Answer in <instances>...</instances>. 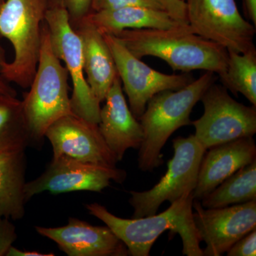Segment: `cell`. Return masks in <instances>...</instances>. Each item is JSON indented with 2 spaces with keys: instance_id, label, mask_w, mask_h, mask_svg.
<instances>
[{
  "instance_id": "cell-1",
  "label": "cell",
  "mask_w": 256,
  "mask_h": 256,
  "mask_svg": "<svg viewBox=\"0 0 256 256\" xmlns=\"http://www.w3.org/2000/svg\"><path fill=\"white\" fill-rule=\"evenodd\" d=\"M112 35L140 60L156 57L173 70H204L216 74L220 78L226 72V48L194 33L188 24L168 30L128 28Z\"/></svg>"
},
{
  "instance_id": "cell-2",
  "label": "cell",
  "mask_w": 256,
  "mask_h": 256,
  "mask_svg": "<svg viewBox=\"0 0 256 256\" xmlns=\"http://www.w3.org/2000/svg\"><path fill=\"white\" fill-rule=\"evenodd\" d=\"M194 193L184 195L159 214L138 218L116 216L98 203L86 205L90 215L102 220L127 247L129 256H148L152 246L166 230L178 234L182 240V254L204 256L202 242L193 218Z\"/></svg>"
},
{
  "instance_id": "cell-3",
  "label": "cell",
  "mask_w": 256,
  "mask_h": 256,
  "mask_svg": "<svg viewBox=\"0 0 256 256\" xmlns=\"http://www.w3.org/2000/svg\"><path fill=\"white\" fill-rule=\"evenodd\" d=\"M214 74L206 72L186 86L158 92L148 101L139 118L143 130L138 158L140 170L152 172L162 164V150L175 131L192 124V110L207 88L216 80Z\"/></svg>"
},
{
  "instance_id": "cell-4",
  "label": "cell",
  "mask_w": 256,
  "mask_h": 256,
  "mask_svg": "<svg viewBox=\"0 0 256 256\" xmlns=\"http://www.w3.org/2000/svg\"><path fill=\"white\" fill-rule=\"evenodd\" d=\"M68 78V70L52 50L50 32L44 21L36 74L30 92L22 100L32 144L41 142L48 128L56 121L73 114Z\"/></svg>"
},
{
  "instance_id": "cell-5",
  "label": "cell",
  "mask_w": 256,
  "mask_h": 256,
  "mask_svg": "<svg viewBox=\"0 0 256 256\" xmlns=\"http://www.w3.org/2000/svg\"><path fill=\"white\" fill-rule=\"evenodd\" d=\"M50 0H5L0 6V38L14 50V60L0 69L9 82L28 88L36 74L42 32Z\"/></svg>"
},
{
  "instance_id": "cell-6",
  "label": "cell",
  "mask_w": 256,
  "mask_h": 256,
  "mask_svg": "<svg viewBox=\"0 0 256 256\" xmlns=\"http://www.w3.org/2000/svg\"><path fill=\"white\" fill-rule=\"evenodd\" d=\"M52 50L65 64L72 84L70 106L73 114L92 124L100 121V102L85 77L82 40L70 25L63 0H50L45 16Z\"/></svg>"
},
{
  "instance_id": "cell-7",
  "label": "cell",
  "mask_w": 256,
  "mask_h": 256,
  "mask_svg": "<svg viewBox=\"0 0 256 256\" xmlns=\"http://www.w3.org/2000/svg\"><path fill=\"white\" fill-rule=\"evenodd\" d=\"M172 144L174 156L168 162V170L159 182L148 191L130 192L129 203L134 210L132 218L156 214L164 202L172 204L184 195L194 193L200 164L206 150L194 134L175 138Z\"/></svg>"
},
{
  "instance_id": "cell-8",
  "label": "cell",
  "mask_w": 256,
  "mask_h": 256,
  "mask_svg": "<svg viewBox=\"0 0 256 256\" xmlns=\"http://www.w3.org/2000/svg\"><path fill=\"white\" fill-rule=\"evenodd\" d=\"M204 114L192 122L194 136L206 150L256 133V106H247L230 97L223 85L214 82L202 96Z\"/></svg>"
},
{
  "instance_id": "cell-9",
  "label": "cell",
  "mask_w": 256,
  "mask_h": 256,
  "mask_svg": "<svg viewBox=\"0 0 256 256\" xmlns=\"http://www.w3.org/2000/svg\"><path fill=\"white\" fill-rule=\"evenodd\" d=\"M192 31L223 46L244 54L256 50V28L242 18L235 0H184Z\"/></svg>"
},
{
  "instance_id": "cell-10",
  "label": "cell",
  "mask_w": 256,
  "mask_h": 256,
  "mask_svg": "<svg viewBox=\"0 0 256 256\" xmlns=\"http://www.w3.org/2000/svg\"><path fill=\"white\" fill-rule=\"evenodd\" d=\"M104 36L128 96L130 109L138 120L146 110L148 101L156 94L180 90L194 80L190 73L170 75L158 72L134 56L114 35Z\"/></svg>"
},
{
  "instance_id": "cell-11",
  "label": "cell",
  "mask_w": 256,
  "mask_h": 256,
  "mask_svg": "<svg viewBox=\"0 0 256 256\" xmlns=\"http://www.w3.org/2000/svg\"><path fill=\"white\" fill-rule=\"evenodd\" d=\"M126 176V172L117 166L84 162L68 156H56L40 176L26 183L25 197L28 202L44 192L53 194L80 191L100 192L110 186L111 181L122 183Z\"/></svg>"
},
{
  "instance_id": "cell-12",
  "label": "cell",
  "mask_w": 256,
  "mask_h": 256,
  "mask_svg": "<svg viewBox=\"0 0 256 256\" xmlns=\"http://www.w3.org/2000/svg\"><path fill=\"white\" fill-rule=\"evenodd\" d=\"M194 222L205 256H220L234 244L256 229V200L222 208H206L194 200Z\"/></svg>"
},
{
  "instance_id": "cell-13",
  "label": "cell",
  "mask_w": 256,
  "mask_h": 256,
  "mask_svg": "<svg viewBox=\"0 0 256 256\" xmlns=\"http://www.w3.org/2000/svg\"><path fill=\"white\" fill-rule=\"evenodd\" d=\"M53 150V158L68 156L84 162L114 168L118 162L98 124L74 114L54 122L45 133Z\"/></svg>"
},
{
  "instance_id": "cell-14",
  "label": "cell",
  "mask_w": 256,
  "mask_h": 256,
  "mask_svg": "<svg viewBox=\"0 0 256 256\" xmlns=\"http://www.w3.org/2000/svg\"><path fill=\"white\" fill-rule=\"evenodd\" d=\"M42 236L54 242L68 256H127L126 246L106 226H96L76 218L57 228L35 226Z\"/></svg>"
},
{
  "instance_id": "cell-15",
  "label": "cell",
  "mask_w": 256,
  "mask_h": 256,
  "mask_svg": "<svg viewBox=\"0 0 256 256\" xmlns=\"http://www.w3.org/2000/svg\"><path fill=\"white\" fill-rule=\"evenodd\" d=\"M104 101L98 126L106 144L120 162L128 150L139 149L143 140L142 127L128 105L118 74Z\"/></svg>"
},
{
  "instance_id": "cell-16",
  "label": "cell",
  "mask_w": 256,
  "mask_h": 256,
  "mask_svg": "<svg viewBox=\"0 0 256 256\" xmlns=\"http://www.w3.org/2000/svg\"><path fill=\"white\" fill-rule=\"evenodd\" d=\"M202 158L194 198L201 201L239 170L256 160L254 137L242 138L210 148Z\"/></svg>"
},
{
  "instance_id": "cell-17",
  "label": "cell",
  "mask_w": 256,
  "mask_h": 256,
  "mask_svg": "<svg viewBox=\"0 0 256 256\" xmlns=\"http://www.w3.org/2000/svg\"><path fill=\"white\" fill-rule=\"evenodd\" d=\"M74 30L82 40L88 84L101 104L118 76L114 57L104 34L87 20L84 18Z\"/></svg>"
},
{
  "instance_id": "cell-18",
  "label": "cell",
  "mask_w": 256,
  "mask_h": 256,
  "mask_svg": "<svg viewBox=\"0 0 256 256\" xmlns=\"http://www.w3.org/2000/svg\"><path fill=\"white\" fill-rule=\"evenodd\" d=\"M102 34H114L128 28L168 30L186 26L165 10L142 6L92 12L86 16Z\"/></svg>"
},
{
  "instance_id": "cell-19",
  "label": "cell",
  "mask_w": 256,
  "mask_h": 256,
  "mask_svg": "<svg viewBox=\"0 0 256 256\" xmlns=\"http://www.w3.org/2000/svg\"><path fill=\"white\" fill-rule=\"evenodd\" d=\"M26 150L0 153V217L18 220L25 215Z\"/></svg>"
},
{
  "instance_id": "cell-20",
  "label": "cell",
  "mask_w": 256,
  "mask_h": 256,
  "mask_svg": "<svg viewBox=\"0 0 256 256\" xmlns=\"http://www.w3.org/2000/svg\"><path fill=\"white\" fill-rule=\"evenodd\" d=\"M256 200V160L239 170L201 200L206 208H222Z\"/></svg>"
},
{
  "instance_id": "cell-21",
  "label": "cell",
  "mask_w": 256,
  "mask_h": 256,
  "mask_svg": "<svg viewBox=\"0 0 256 256\" xmlns=\"http://www.w3.org/2000/svg\"><path fill=\"white\" fill-rule=\"evenodd\" d=\"M31 144L22 100L0 94V153L26 150Z\"/></svg>"
},
{
  "instance_id": "cell-22",
  "label": "cell",
  "mask_w": 256,
  "mask_h": 256,
  "mask_svg": "<svg viewBox=\"0 0 256 256\" xmlns=\"http://www.w3.org/2000/svg\"><path fill=\"white\" fill-rule=\"evenodd\" d=\"M226 72L222 85L235 96L242 94L256 106V50L240 54L228 50Z\"/></svg>"
},
{
  "instance_id": "cell-23",
  "label": "cell",
  "mask_w": 256,
  "mask_h": 256,
  "mask_svg": "<svg viewBox=\"0 0 256 256\" xmlns=\"http://www.w3.org/2000/svg\"><path fill=\"white\" fill-rule=\"evenodd\" d=\"M129 6H142L166 11L160 0H92V12L117 10Z\"/></svg>"
},
{
  "instance_id": "cell-24",
  "label": "cell",
  "mask_w": 256,
  "mask_h": 256,
  "mask_svg": "<svg viewBox=\"0 0 256 256\" xmlns=\"http://www.w3.org/2000/svg\"><path fill=\"white\" fill-rule=\"evenodd\" d=\"M69 21L75 30L79 23L92 12V0H63Z\"/></svg>"
},
{
  "instance_id": "cell-25",
  "label": "cell",
  "mask_w": 256,
  "mask_h": 256,
  "mask_svg": "<svg viewBox=\"0 0 256 256\" xmlns=\"http://www.w3.org/2000/svg\"><path fill=\"white\" fill-rule=\"evenodd\" d=\"M226 254L228 256H256V229L234 244Z\"/></svg>"
},
{
  "instance_id": "cell-26",
  "label": "cell",
  "mask_w": 256,
  "mask_h": 256,
  "mask_svg": "<svg viewBox=\"0 0 256 256\" xmlns=\"http://www.w3.org/2000/svg\"><path fill=\"white\" fill-rule=\"evenodd\" d=\"M18 238L16 228L10 220L0 217V256H6Z\"/></svg>"
},
{
  "instance_id": "cell-27",
  "label": "cell",
  "mask_w": 256,
  "mask_h": 256,
  "mask_svg": "<svg viewBox=\"0 0 256 256\" xmlns=\"http://www.w3.org/2000/svg\"><path fill=\"white\" fill-rule=\"evenodd\" d=\"M165 10L172 16L186 24H188L186 16V4L184 0H160Z\"/></svg>"
},
{
  "instance_id": "cell-28",
  "label": "cell",
  "mask_w": 256,
  "mask_h": 256,
  "mask_svg": "<svg viewBox=\"0 0 256 256\" xmlns=\"http://www.w3.org/2000/svg\"><path fill=\"white\" fill-rule=\"evenodd\" d=\"M244 15L256 26V0H242Z\"/></svg>"
},
{
  "instance_id": "cell-29",
  "label": "cell",
  "mask_w": 256,
  "mask_h": 256,
  "mask_svg": "<svg viewBox=\"0 0 256 256\" xmlns=\"http://www.w3.org/2000/svg\"><path fill=\"white\" fill-rule=\"evenodd\" d=\"M54 254H44L36 250H22L12 246L6 252V256H54Z\"/></svg>"
},
{
  "instance_id": "cell-30",
  "label": "cell",
  "mask_w": 256,
  "mask_h": 256,
  "mask_svg": "<svg viewBox=\"0 0 256 256\" xmlns=\"http://www.w3.org/2000/svg\"><path fill=\"white\" fill-rule=\"evenodd\" d=\"M0 94L14 96V97H16V95H18L14 88L12 87L10 82H6L1 75H0Z\"/></svg>"
},
{
  "instance_id": "cell-31",
  "label": "cell",
  "mask_w": 256,
  "mask_h": 256,
  "mask_svg": "<svg viewBox=\"0 0 256 256\" xmlns=\"http://www.w3.org/2000/svg\"><path fill=\"white\" fill-rule=\"evenodd\" d=\"M8 63L6 58V53L5 50L2 45L0 44V69L2 68L3 66Z\"/></svg>"
},
{
  "instance_id": "cell-32",
  "label": "cell",
  "mask_w": 256,
  "mask_h": 256,
  "mask_svg": "<svg viewBox=\"0 0 256 256\" xmlns=\"http://www.w3.org/2000/svg\"><path fill=\"white\" fill-rule=\"evenodd\" d=\"M5 0H0V6L4 2Z\"/></svg>"
}]
</instances>
